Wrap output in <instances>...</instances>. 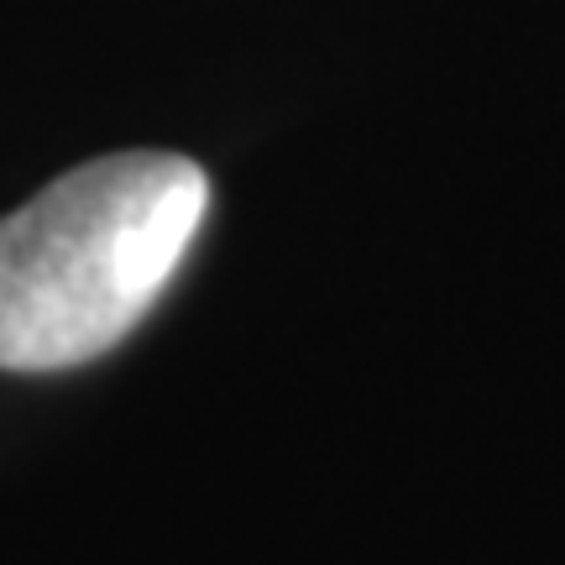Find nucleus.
I'll list each match as a JSON object with an SVG mask.
<instances>
[{"mask_svg": "<svg viewBox=\"0 0 565 565\" xmlns=\"http://www.w3.org/2000/svg\"><path fill=\"white\" fill-rule=\"evenodd\" d=\"M204 210V168L173 152H116L6 215L0 372H63L121 345L173 282Z\"/></svg>", "mask_w": 565, "mask_h": 565, "instance_id": "obj_1", "label": "nucleus"}]
</instances>
